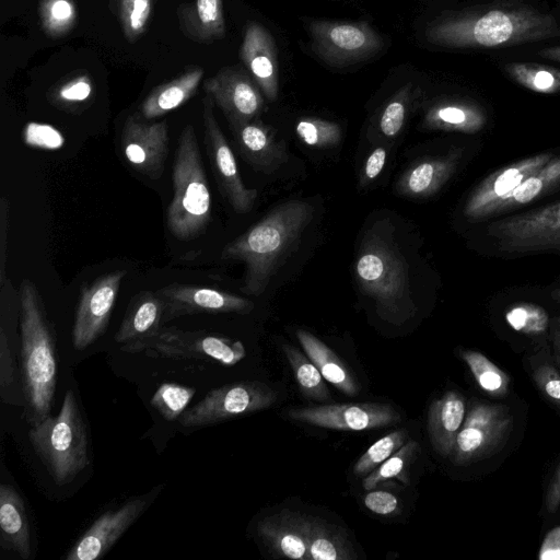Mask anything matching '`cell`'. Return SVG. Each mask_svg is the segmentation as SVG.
I'll use <instances>...</instances> for the list:
<instances>
[{
  "instance_id": "cell-43",
  "label": "cell",
  "mask_w": 560,
  "mask_h": 560,
  "mask_svg": "<svg viewBox=\"0 0 560 560\" xmlns=\"http://www.w3.org/2000/svg\"><path fill=\"white\" fill-rule=\"evenodd\" d=\"M18 369L14 351L9 335L3 326L0 328V390L1 399L8 404H20L16 398Z\"/></svg>"
},
{
  "instance_id": "cell-49",
  "label": "cell",
  "mask_w": 560,
  "mask_h": 560,
  "mask_svg": "<svg viewBox=\"0 0 560 560\" xmlns=\"http://www.w3.org/2000/svg\"><path fill=\"white\" fill-rule=\"evenodd\" d=\"M364 505L368 510L378 515H392L398 511V498L383 490L369 491L364 497Z\"/></svg>"
},
{
  "instance_id": "cell-40",
  "label": "cell",
  "mask_w": 560,
  "mask_h": 560,
  "mask_svg": "<svg viewBox=\"0 0 560 560\" xmlns=\"http://www.w3.org/2000/svg\"><path fill=\"white\" fill-rule=\"evenodd\" d=\"M407 438L408 432L400 429L377 440L357 460L353 466V474L358 477H365L369 475L396 451H398L406 443Z\"/></svg>"
},
{
  "instance_id": "cell-42",
  "label": "cell",
  "mask_w": 560,
  "mask_h": 560,
  "mask_svg": "<svg viewBox=\"0 0 560 560\" xmlns=\"http://www.w3.org/2000/svg\"><path fill=\"white\" fill-rule=\"evenodd\" d=\"M505 319L514 330L530 337L544 336L550 324L547 312L530 303L515 304L506 312Z\"/></svg>"
},
{
  "instance_id": "cell-11",
  "label": "cell",
  "mask_w": 560,
  "mask_h": 560,
  "mask_svg": "<svg viewBox=\"0 0 560 560\" xmlns=\"http://www.w3.org/2000/svg\"><path fill=\"white\" fill-rule=\"evenodd\" d=\"M308 31L313 51L331 66L365 60L383 47L382 36L365 22L313 21Z\"/></svg>"
},
{
  "instance_id": "cell-28",
  "label": "cell",
  "mask_w": 560,
  "mask_h": 560,
  "mask_svg": "<svg viewBox=\"0 0 560 560\" xmlns=\"http://www.w3.org/2000/svg\"><path fill=\"white\" fill-rule=\"evenodd\" d=\"M183 34L197 43H211L225 36L223 0H194L176 11Z\"/></svg>"
},
{
  "instance_id": "cell-9",
  "label": "cell",
  "mask_w": 560,
  "mask_h": 560,
  "mask_svg": "<svg viewBox=\"0 0 560 560\" xmlns=\"http://www.w3.org/2000/svg\"><path fill=\"white\" fill-rule=\"evenodd\" d=\"M277 398L278 393L262 382L225 384L213 388L200 401L186 409L178 422L185 428L215 424L266 409Z\"/></svg>"
},
{
  "instance_id": "cell-50",
  "label": "cell",
  "mask_w": 560,
  "mask_h": 560,
  "mask_svg": "<svg viewBox=\"0 0 560 560\" xmlns=\"http://www.w3.org/2000/svg\"><path fill=\"white\" fill-rule=\"evenodd\" d=\"M386 155L387 152L383 147H378L371 152L362 168L360 177L361 187L366 186L381 174L386 162Z\"/></svg>"
},
{
  "instance_id": "cell-12",
  "label": "cell",
  "mask_w": 560,
  "mask_h": 560,
  "mask_svg": "<svg viewBox=\"0 0 560 560\" xmlns=\"http://www.w3.org/2000/svg\"><path fill=\"white\" fill-rule=\"evenodd\" d=\"M213 105L206 94L202 100L206 152L222 196L236 213L245 214L254 208L258 190L244 184L234 153L214 116Z\"/></svg>"
},
{
  "instance_id": "cell-20",
  "label": "cell",
  "mask_w": 560,
  "mask_h": 560,
  "mask_svg": "<svg viewBox=\"0 0 560 560\" xmlns=\"http://www.w3.org/2000/svg\"><path fill=\"white\" fill-rule=\"evenodd\" d=\"M240 58L264 96L269 102L276 101L279 90L277 46L270 32L260 23L247 22Z\"/></svg>"
},
{
  "instance_id": "cell-19",
  "label": "cell",
  "mask_w": 560,
  "mask_h": 560,
  "mask_svg": "<svg viewBox=\"0 0 560 560\" xmlns=\"http://www.w3.org/2000/svg\"><path fill=\"white\" fill-rule=\"evenodd\" d=\"M555 158L544 152L514 162L485 178L470 194L464 207V215L472 221L490 217L492 208L508 197L528 176L544 167Z\"/></svg>"
},
{
  "instance_id": "cell-54",
  "label": "cell",
  "mask_w": 560,
  "mask_h": 560,
  "mask_svg": "<svg viewBox=\"0 0 560 560\" xmlns=\"http://www.w3.org/2000/svg\"><path fill=\"white\" fill-rule=\"evenodd\" d=\"M537 55L541 58L560 62V45L539 49Z\"/></svg>"
},
{
  "instance_id": "cell-37",
  "label": "cell",
  "mask_w": 560,
  "mask_h": 560,
  "mask_svg": "<svg viewBox=\"0 0 560 560\" xmlns=\"http://www.w3.org/2000/svg\"><path fill=\"white\" fill-rule=\"evenodd\" d=\"M39 18L43 31L48 36L58 38L73 28L77 10L72 0H42Z\"/></svg>"
},
{
  "instance_id": "cell-6",
  "label": "cell",
  "mask_w": 560,
  "mask_h": 560,
  "mask_svg": "<svg viewBox=\"0 0 560 560\" xmlns=\"http://www.w3.org/2000/svg\"><path fill=\"white\" fill-rule=\"evenodd\" d=\"M28 438L58 486L71 482L90 462L86 428L72 390L58 415L33 425Z\"/></svg>"
},
{
  "instance_id": "cell-29",
  "label": "cell",
  "mask_w": 560,
  "mask_h": 560,
  "mask_svg": "<svg viewBox=\"0 0 560 560\" xmlns=\"http://www.w3.org/2000/svg\"><path fill=\"white\" fill-rule=\"evenodd\" d=\"M203 73L201 67H189L171 81L154 88L141 104V116L144 119L158 118L184 105L195 95Z\"/></svg>"
},
{
  "instance_id": "cell-44",
  "label": "cell",
  "mask_w": 560,
  "mask_h": 560,
  "mask_svg": "<svg viewBox=\"0 0 560 560\" xmlns=\"http://www.w3.org/2000/svg\"><path fill=\"white\" fill-rule=\"evenodd\" d=\"M411 84L402 86L386 104L378 120L380 131L387 138H394L401 131L408 112Z\"/></svg>"
},
{
  "instance_id": "cell-33",
  "label": "cell",
  "mask_w": 560,
  "mask_h": 560,
  "mask_svg": "<svg viewBox=\"0 0 560 560\" xmlns=\"http://www.w3.org/2000/svg\"><path fill=\"white\" fill-rule=\"evenodd\" d=\"M504 72L523 88L536 93H560V69L528 61H512L503 66Z\"/></svg>"
},
{
  "instance_id": "cell-27",
  "label": "cell",
  "mask_w": 560,
  "mask_h": 560,
  "mask_svg": "<svg viewBox=\"0 0 560 560\" xmlns=\"http://www.w3.org/2000/svg\"><path fill=\"white\" fill-rule=\"evenodd\" d=\"M486 122V113L477 103L462 98H447L429 107L423 117L422 127L429 130L475 133L480 131Z\"/></svg>"
},
{
  "instance_id": "cell-24",
  "label": "cell",
  "mask_w": 560,
  "mask_h": 560,
  "mask_svg": "<svg viewBox=\"0 0 560 560\" xmlns=\"http://www.w3.org/2000/svg\"><path fill=\"white\" fill-rule=\"evenodd\" d=\"M0 545L24 560L32 557L30 521L23 498L9 483L0 485Z\"/></svg>"
},
{
  "instance_id": "cell-26",
  "label": "cell",
  "mask_w": 560,
  "mask_h": 560,
  "mask_svg": "<svg viewBox=\"0 0 560 560\" xmlns=\"http://www.w3.org/2000/svg\"><path fill=\"white\" fill-rule=\"evenodd\" d=\"M466 402L457 392H446L433 400L428 410V432L436 452L450 456L455 439L464 423Z\"/></svg>"
},
{
  "instance_id": "cell-10",
  "label": "cell",
  "mask_w": 560,
  "mask_h": 560,
  "mask_svg": "<svg viewBox=\"0 0 560 560\" xmlns=\"http://www.w3.org/2000/svg\"><path fill=\"white\" fill-rule=\"evenodd\" d=\"M513 417L504 405L475 401L450 454L455 465H468L497 453L508 441Z\"/></svg>"
},
{
  "instance_id": "cell-39",
  "label": "cell",
  "mask_w": 560,
  "mask_h": 560,
  "mask_svg": "<svg viewBox=\"0 0 560 560\" xmlns=\"http://www.w3.org/2000/svg\"><path fill=\"white\" fill-rule=\"evenodd\" d=\"M196 389L177 383H163L153 394L150 402L167 421L178 420L187 409Z\"/></svg>"
},
{
  "instance_id": "cell-8",
  "label": "cell",
  "mask_w": 560,
  "mask_h": 560,
  "mask_svg": "<svg viewBox=\"0 0 560 560\" xmlns=\"http://www.w3.org/2000/svg\"><path fill=\"white\" fill-rule=\"evenodd\" d=\"M487 234L501 252L560 253V201L498 220Z\"/></svg>"
},
{
  "instance_id": "cell-13",
  "label": "cell",
  "mask_w": 560,
  "mask_h": 560,
  "mask_svg": "<svg viewBox=\"0 0 560 560\" xmlns=\"http://www.w3.org/2000/svg\"><path fill=\"white\" fill-rule=\"evenodd\" d=\"M126 270H114L83 285L75 310L72 343L83 350L107 329Z\"/></svg>"
},
{
  "instance_id": "cell-2",
  "label": "cell",
  "mask_w": 560,
  "mask_h": 560,
  "mask_svg": "<svg viewBox=\"0 0 560 560\" xmlns=\"http://www.w3.org/2000/svg\"><path fill=\"white\" fill-rule=\"evenodd\" d=\"M313 214L314 208L306 201L282 202L223 247L222 259L245 265L243 293L258 296L265 292L278 268L298 246Z\"/></svg>"
},
{
  "instance_id": "cell-52",
  "label": "cell",
  "mask_w": 560,
  "mask_h": 560,
  "mask_svg": "<svg viewBox=\"0 0 560 560\" xmlns=\"http://www.w3.org/2000/svg\"><path fill=\"white\" fill-rule=\"evenodd\" d=\"M560 500V469L558 476L555 481L550 485L548 494H547V506L550 512H553Z\"/></svg>"
},
{
  "instance_id": "cell-32",
  "label": "cell",
  "mask_w": 560,
  "mask_h": 560,
  "mask_svg": "<svg viewBox=\"0 0 560 560\" xmlns=\"http://www.w3.org/2000/svg\"><path fill=\"white\" fill-rule=\"evenodd\" d=\"M560 185V156L553 158L539 171L528 176L508 197L491 210L490 217L526 205Z\"/></svg>"
},
{
  "instance_id": "cell-41",
  "label": "cell",
  "mask_w": 560,
  "mask_h": 560,
  "mask_svg": "<svg viewBox=\"0 0 560 560\" xmlns=\"http://www.w3.org/2000/svg\"><path fill=\"white\" fill-rule=\"evenodd\" d=\"M299 139L308 147L331 148L341 140V127L317 117H303L295 125Z\"/></svg>"
},
{
  "instance_id": "cell-7",
  "label": "cell",
  "mask_w": 560,
  "mask_h": 560,
  "mask_svg": "<svg viewBox=\"0 0 560 560\" xmlns=\"http://www.w3.org/2000/svg\"><path fill=\"white\" fill-rule=\"evenodd\" d=\"M121 350L131 353L145 352L167 359L213 360L224 365H234L246 355L245 347L240 340L177 327H162L149 338L121 346Z\"/></svg>"
},
{
  "instance_id": "cell-16",
  "label": "cell",
  "mask_w": 560,
  "mask_h": 560,
  "mask_svg": "<svg viewBox=\"0 0 560 560\" xmlns=\"http://www.w3.org/2000/svg\"><path fill=\"white\" fill-rule=\"evenodd\" d=\"M155 492L156 490L144 495L132 497L118 508L100 515L68 551L66 560L102 558L144 513Z\"/></svg>"
},
{
  "instance_id": "cell-35",
  "label": "cell",
  "mask_w": 560,
  "mask_h": 560,
  "mask_svg": "<svg viewBox=\"0 0 560 560\" xmlns=\"http://www.w3.org/2000/svg\"><path fill=\"white\" fill-rule=\"evenodd\" d=\"M459 355L482 390L498 397L508 394L510 386L509 375L486 355L467 349L460 350Z\"/></svg>"
},
{
  "instance_id": "cell-23",
  "label": "cell",
  "mask_w": 560,
  "mask_h": 560,
  "mask_svg": "<svg viewBox=\"0 0 560 560\" xmlns=\"http://www.w3.org/2000/svg\"><path fill=\"white\" fill-rule=\"evenodd\" d=\"M258 533L276 556L308 560L303 514L282 510L264 518L258 524Z\"/></svg>"
},
{
  "instance_id": "cell-47",
  "label": "cell",
  "mask_w": 560,
  "mask_h": 560,
  "mask_svg": "<svg viewBox=\"0 0 560 560\" xmlns=\"http://www.w3.org/2000/svg\"><path fill=\"white\" fill-rule=\"evenodd\" d=\"M23 137L28 145L45 149H57L63 143L62 135L54 127L35 122L25 126Z\"/></svg>"
},
{
  "instance_id": "cell-53",
  "label": "cell",
  "mask_w": 560,
  "mask_h": 560,
  "mask_svg": "<svg viewBox=\"0 0 560 560\" xmlns=\"http://www.w3.org/2000/svg\"><path fill=\"white\" fill-rule=\"evenodd\" d=\"M551 337L556 354L560 360V315L555 317L551 324Z\"/></svg>"
},
{
  "instance_id": "cell-22",
  "label": "cell",
  "mask_w": 560,
  "mask_h": 560,
  "mask_svg": "<svg viewBox=\"0 0 560 560\" xmlns=\"http://www.w3.org/2000/svg\"><path fill=\"white\" fill-rule=\"evenodd\" d=\"M462 151L418 161L407 168L396 184L399 195L422 199L436 194L455 173Z\"/></svg>"
},
{
  "instance_id": "cell-45",
  "label": "cell",
  "mask_w": 560,
  "mask_h": 560,
  "mask_svg": "<svg viewBox=\"0 0 560 560\" xmlns=\"http://www.w3.org/2000/svg\"><path fill=\"white\" fill-rule=\"evenodd\" d=\"M152 0H120V21L125 37L131 43L145 31Z\"/></svg>"
},
{
  "instance_id": "cell-51",
  "label": "cell",
  "mask_w": 560,
  "mask_h": 560,
  "mask_svg": "<svg viewBox=\"0 0 560 560\" xmlns=\"http://www.w3.org/2000/svg\"><path fill=\"white\" fill-rule=\"evenodd\" d=\"M539 559L560 560V526L555 527L545 537L539 549Z\"/></svg>"
},
{
  "instance_id": "cell-1",
  "label": "cell",
  "mask_w": 560,
  "mask_h": 560,
  "mask_svg": "<svg viewBox=\"0 0 560 560\" xmlns=\"http://www.w3.org/2000/svg\"><path fill=\"white\" fill-rule=\"evenodd\" d=\"M427 39L447 48H498L560 37V23L521 2L480 5L438 19Z\"/></svg>"
},
{
  "instance_id": "cell-38",
  "label": "cell",
  "mask_w": 560,
  "mask_h": 560,
  "mask_svg": "<svg viewBox=\"0 0 560 560\" xmlns=\"http://www.w3.org/2000/svg\"><path fill=\"white\" fill-rule=\"evenodd\" d=\"M92 93L91 78L86 73H79L55 85L48 98L59 108L78 112L91 98Z\"/></svg>"
},
{
  "instance_id": "cell-34",
  "label": "cell",
  "mask_w": 560,
  "mask_h": 560,
  "mask_svg": "<svg viewBox=\"0 0 560 560\" xmlns=\"http://www.w3.org/2000/svg\"><path fill=\"white\" fill-rule=\"evenodd\" d=\"M282 349L294 373L301 393L308 399L328 400L330 398L329 390L314 362L290 345H283Z\"/></svg>"
},
{
  "instance_id": "cell-18",
  "label": "cell",
  "mask_w": 560,
  "mask_h": 560,
  "mask_svg": "<svg viewBox=\"0 0 560 560\" xmlns=\"http://www.w3.org/2000/svg\"><path fill=\"white\" fill-rule=\"evenodd\" d=\"M166 121L144 124L135 115L128 116L121 131V149L127 162L152 179H159L168 155Z\"/></svg>"
},
{
  "instance_id": "cell-25",
  "label": "cell",
  "mask_w": 560,
  "mask_h": 560,
  "mask_svg": "<svg viewBox=\"0 0 560 560\" xmlns=\"http://www.w3.org/2000/svg\"><path fill=\"white\" fill-rule=\"evenodd\" d=\"M164 314V301L156 292L137 293L127 306L115 341L126 346L153 336L162 328Z\"/></svg>"
},
{
  "instance_id": "cell-31",
  "label": "cell",
  "mask_w": 560,
  "mask_h": 560,
  "mask_svg": "<svg viewBox=\"0 0 560 560\" xmlns=\"http://www.w3.org/2000/svg\"><path fill=\"white\" fill-rule=\"evenodd\" d=\"M304 533L308 560H352L355 558L350 542L336 526L304 515Z\"/></svg>"
},
{
  "instance_id": "cell-21",
  "label": "cell",
  "mask_w": 560,
  "mask_h": 560,
  "mask_svg": "<svg viewBox=\"0 0 560 560\" xmlns=\"http://www.w3.org/2000/svg\"><path fill=\"white\" fill-rule=\"evenodd\" d=\"M241 156L257 172L271 174L287 161L285 143L258 118L230 127Z\"/></svg>"
},
{
  "instance_id": "cell-4",
  "label": "cell",
  "mask_w": 560,
  "mask_h": 560,
  "mask_svg": "<svg viewBox=\"0 0 560 560\" xmlns=\"http://www.w3.org/2000/svg\"><path fill=\"white\" fill-rule=\"evenodd\" d=\"M360 290L376 304L378 315L400 324L413 316L408 265L387 223L376 224L363 237L355 262Z\"/></svg>"
},
{
  "instance_id": "cell-17",
  "label": "cell",
  "mask_w": 560,
  "mask_h": 560,
  "mask_svg": "<svg viewBox=\"0 0 560 560\" xmlns=\"http://www.w3.org/2000/svg\"><path fill=\"white\" fill-rule=\"evenodd\" d=\"M165 304L164 322L173 318L195 314H248L254 308L250 300L231 292L183 284L170 283L156 291Z\"/></svg>"
},
{
  "instance_id": "cell-3",
  "label": "cell",
  "mask_w": 560,
  "mask_h": 560,
  "mask_svg": "<svg viewBox=\"0 0 560 560\" xmlns=\"http://www.w3.org/2000/svg\"><path fill=\"white\" fill-rule=\"evenodd\" d=\"M22 393L25 418L33 427L50 416L57 380L55 334L35 284L20 285Z\"/></svg>"
},
{
  "instance_id": "cell-46",
  "label": "cell",
  "mask_w": 560,
  "mask_h": 560,
  "mask_svg": "<svg viewBox=\"0 0 560 560\" xmlns=\"http://www.w3.org/2000/svg\"><path fill=\"white\" fill-rule=\"evenodd\" d=\"M532 377L542 396L560 409V372L549 361L532 366Z\"/></svg>"
},
{
  "instance_id": "cell-5",
  "label": "cell",
  "mask_w": 560,
  "mask_h": 560,
  "mask_svg": "<svg viewBox=\"0 0 560 560\" xmlns=\"http://www.w3.org/2000/svg\"><path fill=\"white\" fill-rule=\"evenodd\" d=\"M173 197L166 226L180 241L205 233L212 217V198L194 126L180 131L172 167Z\"/></svg>"
},
{
  "instance_id": "cell-15",
  "label": "cell",
  "mask_w": 560,
  "mask_h": 560,
  "mask_svg": "<svg viewBox=\"0 0 560 560\" xmlns=\"http://www.w3.org/2000/svg\"><path fill=\"white\" fill-rule=\"evenodd\" d=\"M288 416L298 422L342 431H364L400 421V415L388 404L355 402L294 408Z\"/></svg>"
},
{
  "instance_id": "cell-14",
  "label": "cell",
  "mask_w": 560,
  "mask_h": 560,
  "mask_svg": "<svg viewBox=\"0 0 560 560\" xmlns=\"http://www.w3.org/2000/svg\"><path fill=\"white\" fill-rule=\"evenodd\" d=\"M203 91L222 110L230 127L258 118L265 107L260 88L241 66L221 68L205 80Z\"/></svg>"
},
{
  "instance_id": "cell-36",
  "label": "cell",
  "mask_w": 560,
  "mask_h": 560,
  "mask_svg": "<svg viewBox=\"0 0 560 560\" xmlns=\"http://www.w3.org/2000/svg\"><path fill=\"white\" fill-rule=\"evenodd\" d=\"M419 445L416 441L409 440L390 457L372 470L363 479L362 487L365 490H373L380 483L396 478L404 483L409 482V467Z\"/></svg>"
},
{
  "instance_id": "cell-30",
  "label": "cell",
  "mask_w": 560,
  "mask_h": 560,
  "mask_svg": "<svg viewBox=\"0 0 560 560\" xmlns=\"http://www.w3.org/2000/svg\"><path fill=\"white\" fill-rule=\"evenodd\" d=\"M296 337L326 381L348 396L358 395L359 385L352 372L327 345L304 329L296 330Z\"/></svg>"
},
{
  "instance_id": "cell-55",
  "label": "cell",
  "mask_w": 560,
  "mask_h": 560,
  "mask_svg": "<svg viewBox=\"0 0 560 560\" xmlns=\"http://www.w3.org/2000/svg\"><path fill=\"white\" fill-rule=\"evenodd\" d=\"M551 298L560 305V287L551 292Z\"/></svg>"
},
{
  "instance_id": "cell-48",
  "label": "cell",
  "mask_w": 560,
  "mask_h": 560,
  "mask_svg": "<svg viewBox=\"0 0 560 560\" xmlns=\"http://www.w3.org/2000/svg\"><path fill=\"white\" fill-rule=\"evenodd\" d=\"M10 230V201L5 196L0 198V289L7 281L8 240Z\"/></svg>"
}]
</instances>
